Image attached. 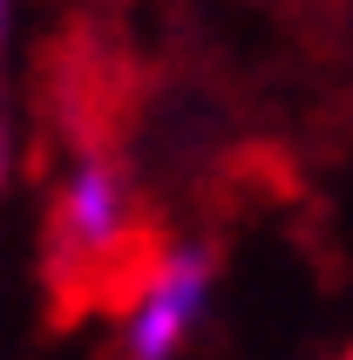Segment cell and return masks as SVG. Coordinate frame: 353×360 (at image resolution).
<instances>
[{
    "label": "cell",
    "instance_id": "obj_3",
    "mask_svg": "<svg viewBox=\"0 0 353 360\" xmlns=\"http://www.w3.org/2000/svg\"><path fill=\"white\" fill-rule=\"evenodd\" d=\"M0 184H7V116H0Z\"/></svg>",
    "mask_w": 353,
    "mask_h": 360
},
{
    "label": "cell",
    "instance_id": "obj_4",
    "mask_svg": "<svg viewBox=\"0 0 353 360\" xmlns=\"http://www.w3.org/2000/svg\"><path fill=\"white\" fill-rule=\"evenodd\" d=\"M0 34H7V0H0Z\"/></svg>",
    "mask_w": 353,
    "mask_h": 360
},
{
    "label": "cell",
    "instance_id": "obj_5",
    "mask_svg": "<svg viewBox=\"0 0 353 360\" xmlns=\"http://www.w3.org/2000/svg\"><path fill=\"white\" fill-rule=\"evenodd\" d=\"M340 360H353V347H347V354H340Z\"/></svg>",
    "mask_w": 353,
    "mask_h": 360
},
{
    "label": "cell",
    "instance_id": "obj_1",
    "mask_svg": "<svg viewBox=\"0 0 353 360\" xmlns=\"http://www.w3.org/2000/svg\"><path fill=\"white\" fill-rule=\"evenodd\" d=\"M157 259V231L143 218L136 177L116 150H82L55 184L48 204V272H55L61 313H89V306H122L136 279Z\"/></svg>",
    "mask_w": 353,
    "mask_h": 360
},
{
    "label": "cell",
    "instance_id": "obj_2",
    "mask_svg": "<svg viewBox=\"0 0 353 360\" xmlns=\"http://www.w3.org/2000/svg\"><path fill=\"white\" fill-rule=\"evenodd\" d=\"M211 279L217 259L211 245H157L150 272L129 292L122 313V360H176L184 340L197 333L204 306H211Z\"/></svg>",
    "mask_w": 353,
    "mask_h": 360
}]
</instances>
